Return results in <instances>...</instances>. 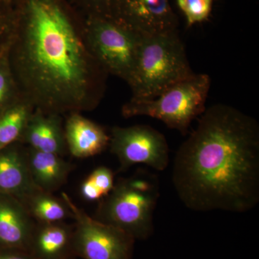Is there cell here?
Listing matches in <instances>:
<instances>
[{"label":"cell","instance_id":"obj_1","mask_svg":"<svg viewBox=\"0 0 259 259\" xmlns=\"http://www.w3.org/2000/svg\"><path fill=\"white\" fill-rule=\"evenodd\" d=\"M8 50L20 93L35 109L59 115L95 110L108 74L90 52L85 18L69 0H11Z\"/></svg>","mask_w":259,"mask_h":259},{"label":"cell","instance_id":"obj_2","mask_svg":"<svg viewBox=\"0 0 259 259\" xmlns=\"http://www.w3.org/2000/svg\"><path fill=\"white\" fill-rule=\"evenodd\" d=\"M172 182L186 207L243 213L259 202V125L235 107L204 110L174 160Z\"/></svg>","mask_w":259,"mask_h":259},{"label":"cell","instance_id":"obj_3","mask_svg":"<svg viewBox=\"0 0 259 259\" xmlns=\"http://www.w3.org/2000/svg\"><path fill=\"white\" fill-rule=\"evenodd\" d=\"M194 73L178 32L142 36L127 81L131 100H151Z\"/></svg>","mask_w":259,"mask_h":259},{"label":"cell","instance_id":"obj_4","mask_svg":"<svg viewBox=\"0 0 259 259\" xmlns=\"http://www.w3.org/2000/svg\"><path fill=\"white\" fill-rule=\"evenodd\" d=\"M159 195L158 177L140 169L115 184L111 192L100 200L95 218L120 228L136 241H144L154 231L153 213Z\"/></svg>","mask_w":259,"mask_h":259},{"label":"cell","instance_id":"obj_5","mask_svg":"<svg viewBox=\"0 0 259 259\" xmlns=\"http://www.w3.org/2000/svg\"><path fill=\"white\" fill-rule=\"evenodd\" d=\"M211 79L206 74H192L151 100H131L122 107L125 118L146 116L187 135L191 123L206 110Z\"/></svg>","mask_w":259,"mask_h":259},{"label":"cell","instance_id":"obj_6","mask_svg":"<svg viewBox=\"0 0 259 259\" xmlns=\"http://www.w3.org/2000/svg\"><path fill=\"white\" fill-rule=\"evenodd\" d=\"M84 18L87 42L94 58L107 74L127 82L142 36L112 18Z\"/></svg>","mask_w":259,"mask_h":259},{"label":"cell","instance_id":"obj_7","mask_svg":"<svg viewBox=\"0 0 259 259\" xmlns=\"http://www.w3.org/2000/svg\"><path fill=\"white\" fill-rule=\"evenodd\" d=\"M61 198L72 213L73 251L83 259H132L136 240L120 228L92 218L66 192Z\"/></svg>","mask_w":259,"mask_h":259},{"label":"cell","instance_id":"obj_8","mask_svg":"<svg viewBox=\"0 0 259 259\" xmlns=\"http://www.w3.org/2000/svg\"><path fill=\"white\" fill-rule=\"evenodd\" d=\"M109 147L120 163V171L144 164L156 171L169 163V148L165 136L150 125L112 127Z\"/></svg>","mask_w":259,"mask_h":259},{"label":"cell","instance_id":"obj_9","mask_svg":"<svg viewBox=\"0 0 259 259\" xmlns=\"http://www.w3.org/2000/svg\"><path fill=\"white\" fill-rule=\"evenodd\" d=\"M110 18L141 36L178 32L171 0H113Z\"/></svg>","mask_w":259,"mask_h":259},{"label":"cell","instance_id":"obj_10","mask_svg":"<svg viewBox=\"0 0 259 259\" xmlns=\"http://www.w3.org/2000/svg\"><path fill=\"white\" fill-rule=\"evenodd\" d=\"M36 225L19 199L0 194V248L28 251Z\"/></svg>","mask_w":259,"mask_h":259},{"label":"cell","instance_id":"obj_11","mask_svg":"<svg viewBox=\"0 0 259 259\" xmlns=\"http://www.w3.org/2000/svg\"><path fill=\"white\" fill-rule=\"evenodd\" d=\"M20 143L42 152L64 156L68 153L62 116L35 109Z\"/></svg>","mask_w":259,"mask_h":259},{"label":"cell","instance_id":"obj_12","mask_svg":"<svg viewBox=\"0 0 259 259\" xmlns=\"http://www.w3.org/2000/svg\"><path fill=\"white\" fill-rule=\"evenodd\" d=\"M37 190L29 171L25 145L15 142L1 150L0 194L22 201Z\"/></svg>","mask_w":259,"mask_h":259},{"label":"cell","instance_id":"obj_13","mask_svg":"<svg viewBox=\"0 0 259 259\" xmlns=\"http://www.w3.org/2000/svg\"><path fill=\"white\" fill-rule=\"evenodd\" d=\"M64 127L68 152L75 158L92 157L109 147L110 135L81 112L68 114Z\"/></svg>","mask_w":259,"mask_h":259},{"label":"cell","instance_id":"obj_14","mask_svg":"<svg viewBox=\"0 0 259 259\" xmlns=\"http://www.w3.org/2000/svg\"><path fill=\"white\" fill-rule=\"evenodd\" d=\"M74 226L65 222L37 223L28 252L35 259H69L73 251Z\"/></svg>","mask_w":259,"mask_h":259},{"label":"cell","instance_id":"obj_15","mask_svg":"<svg viewBox=\"0 0 259 259\" xmlns=\"http://www.w3.org/2000/svg\"><path fill=\"white\" fill-rule=\"evenodd\" d=\"M27 161L34 185L39 190L54 194L65 185L74 166L55 153L42 152L28 146Z\"/></svg>","mask_w":259,"mask_h":259},{"label":"cell","instance_id":"obj_16","mask_svg":"<svg viewBox=\"0 0 259 259\" xmlns=\"http://www.w3.org/2000/svg\"><path fill=\"white\" fill-rule=\"evenodd\" d=\"M35 107L23 96L0 111V151L20 142Z\"/></svg>","mask_w":259,"mask_h":259},{"label":"cell","instance_id":"obj_17","mask_svg":"<svg viewBox=\"0 0 259 259\" xmlns=\"http://www.w3.org/2000/svg\"><path fill=\"white\" fill-rule=\"evenodd\" d=\"M20 202L37 223L65 222L68 218H73L72 213L62 198H57L44 191L37 190Z\"/></svg>","mask_w":259,"mask_h":259},{"label":"cell","instance_id":"obj_18","mask_svg":"<svg viewBox=\"0 0 259 259\" xmlns=\"http://www.w3.org/2000/svg\"><path fill=\"white\" fill-rule=\"evenodd\" d=\"M23 96L12 72L8 51L0 58V111Z\"/></svg>","mask_w":259,"mask_h":259},{"label":"cell","instance_id":"obj_19","mask_svg":"<svg viewBox=\"0 0 259 259\" xmlns=\"http://www.w3.org/2000/svg\"><path fill=\"white\" fill-rule=\"evenodd\" d=\"M188 27L208 20L212 13L213 0H176Z\"/></svg>","mask_w":259,"mask_h":259},{"label":"cell","instance_id":"obj_20","mask_svg":"<svg viewBox=\"0 0 259 259\" xmlns=\"http://www.w3.org/2000/svg\"><path fill=\"white\" fill-rule=\"evenodd\" d=\"M69 2L83 17L110 18L113 0H69Z\"/></svg>","mask_w":259,"mask_h":259},{"label":"cell","instance_id":"obj_21","mask_svg":"<svg viewBox=\"0 0 259 259\" xmlns=\"http://www.w3.org/2000/svg\"><path fill=\"white\" fill-rule=\"evenodd\" d=\"M98 189L104 197L111 192L115 186L114 173L106 166H99L88 177Z\"/></svg>","mask_w":259,"mask_h":259},{"label":"cell","instance_id":"obj_22","mask_svg":"<svg viewBox=\"0 0 259 259\" xmlns=\"http://www.w3.org/2000/svg\"><path fill=\"white\" fill-rule=\"evenodd\" d=\"M81 197L88 202H96L103 198V194L95 187L93 182L87 177L83 181L80 188Z\"/></svg>","mask_w":259,"mask_h":259},{"label":"cell","instance_id":"obj_23","mask_svg":"<svg viewBox=\"0 0 259 259\" xmlns=\"http://www.w3.org/2000/svg\"><path fill=\"white\" fill-rule=\"evenodd\" d=\"M0 259H35L27 250L0 248Z\"/></svg>","mask_w":259,"mask_h":259},{"label":"cell","instance_id":"obj_24","mask_svg":"<svg viewBox=\"0 0 259 259\" xmlns=\"http://www.w3.org/2000/svg\"><path fill=\"white\" fill-rule=\"evenodd\" d=\"M5 1H6L7 3H11V0H5Z\"/></svg>","mask_w":259,"mask_h":259},{"label":"cell","instance_id":"obj_25","mask_svg":"<svg viewBox=\"0 0 259 259\" xmlns=\"http://www.w3.org/2000/svg\"><path fill=\"white\" fill-rule=\"evenodd\" d=\"M69 259H76V258H75V257H74V258H69Z\"/></svg>","mask_w":259,"mask_h":259}]
</instances>
